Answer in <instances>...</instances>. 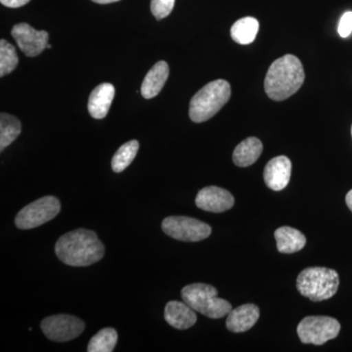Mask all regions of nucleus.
<instances>
[{
	"instance_id": "obj_1",
	"label": "nucleus",
	"mask_w": 352,
	"mask_h": 352,
	"mask_svg": "<svg viewBox=\"0 0 352 352\" xmlns=\"http://www.w3.org/2000/svg\"><path fill=\"white\" fill-rule=\"evenodd\" d=\"M55 254L67 265L85 267L100 261L105 247L94 231L76 229L58 239Z\"/></svg>"
},
{
	"instance_id": "obj_2",
	"label": "nucleus",
	"mask_w": 352,
	"mask_h": 352,
	"mask_svg": "<svg viewBox=\"0 0 352 352\" xmlns=\"http://www.w3.org/2000/svg\"><path fill=\"white\" fill-rule=\"evenodd\" d=\"M305 78L300 60L295 55H285L271 64L264 80V89L272 100H286L302 87Z\"/></svg>"
},
{
	"instance_id": "obj_3",
	"label": "nucleus",
	"mask_w": 352,
	"mask_h": 352,
	"mask_svg": "<svg viewBox=\"0 0 352 352\" xmlns=\"http://www.w3.org/2000/svg\"><path fill=\"white\" fill-rule=\"evenodd\" d=\"M231 96V87L224 80H217L208 83L199 90L190 102V119L194 122H207L228 102Z\"/></svg>"
},
{
	"instance_id": "obj_4",
	"label": "nucleus",
	"mask_w": 352,
	"mask_h": 352,
	"mask_svg": "<svg viewBox=\"0 0 352 352\" xmlns=\"http://www.w3.org/2000/svg\"><path fill=\"white\" fill-rule=\"evenodd\" d=\"M337 271L326 267H308L296 279V289L300 295L312 302H323L333 298L339 289Z\"/></svg>"
},
{
	"instance_id": "obj_5",
	"label": "nucleus",
	"mask_w": 352,
	"mask_h": 352,
	"mask_svg": "<svg viewBox=\"0 0 352 352\" xmlns=\"http://www.w3.org/2000/svg\"><path fill=\"white\" fill-rule=\"evenodd\" d=\"M217 294L214 287L201 283L188 285L182 291L183 302L195 311L212 319L222 318L232 310L231 303L219 298Z\"/></svg>"
},
{
	"instance_id": "obj_6",
	"label": "nucleus",
	"mask_w": 352,
	"mask_h": 352,
	"mask_svg": "<svg viewBox=\"0 0 352 352\" xmlns=\"http://www.w3.org/2000/svg\"><path fill=\"white\" fill-rule=\"evenodd\" d=\"M61 204L56 197L45 196L25 206L18 212L15 224L21 230H30L56 217Z\"/></svg>"
},
{
	"instance_id": "obj_7",
	"label": "nucleus",
	"mask_w": 352,
	"mask_h": 352,
	"mask_svg": "<svg viewBox=\"0 0 352 352\" xmlns=\"http://www.w3.org/2000/svg\"><path fill=\"white\" fill-rule=\"evenodd\" d=\"M340 324L337 319L328 316H307L296 328L298 338L302 344L322 346L328 340L338 337Z\"/></svg>"
},
{
	"instance_id": "obj_8",
	"label": "nucleus",
	"mask_w": 352,
	"mask_h": 352,
	"mask_svg": "<svg viewBox=\"0 0 352 352\" xmlns=\"http://www.w3.org/2000/svg\"><path fill=\"white\" fill-rule=\"evenodd\" d=\"M162 228L166 235L183 242H199L210 237L212 227L205 222L188 217H168Z\"/></svg>"
},
{
	"instance_id": "obj_9",
	"label": "nucleus",
	"mask_w": 352,
	"mask_h": 352,
	"mask_svg": "<svg viewBox=\"0 0 352 352\" xmlns=\"http://www.w3.org/2000/svg\"><path fill=\"white\" fill-rule=\"evenodd\" d=\"M41 327L47 339L65 342L80 337L85 325L82 319L73 315L58 314L43 319Z\"/></svg>"
},
{
	"instance_id": "obj_10",
	"label": "nucleus",
	"mask_w": 352,
	"mask_h": 352,
	"mask_svg": "<svg viewBox=\"0 0 352 352\" xmlns=\"http://www.w3.org/2000/svg\"><path fill=\"white\" fill-rule=\"evenodd\" d=\"M11 34L20 50L28 57H36L41 54L47 46L50 38L47 32L34 30L25 23L14 25Z\"/></svg>"
},
{
	"instance_id": "obj_11",
	"label": "nucleus",
	"mask_w": 352,
	"mask_h": 352,
	"mask_svg": "<svg viewBox=\"0 0 352 352\" xmlns=\"http://www.w3.org/2000/svg\"><path fill=\"white\" fill-rule=\"evenodd\" d=\"M196 206L208 212H224L234 206V197L230 192L217 186L205 187L199 192Z\"/></svg>"
},
{
	"instance_id": "obj_12",
	"label": "nucleus",
	"mask_w": 352,
	"mask_h": 352,
	"mask_svg": "<svg viewBox=\"0 0 352 352\" xmlns=\"http://www.w3.org/2000/svg\"><path fill=\"white\" fill-rule=\"evenodd\" d=\"M291 173L292 163L289 157H273L264 168V182L273 191H281L289 184Z\"/></svg>"
},
{
	"instance_id": "obj_13",
	"label": "nucleus",
	"mask_w": 352,
	"mask_h": 352,
	"mask_svg": "<svg viewBox=\"0 0 352 352\" xmlns=\"http://www.w3.org/2000/svg\"><path fill=\"white\" fill-rule=\"evenodd\" d=\"M259 308L252 303L241 305L231 310L226 319V327L232 333H244L256 325Z\"/></svg>"
},
{
	"instance_id": "obj_14",
	"label": "nucleus",
	"mask_w": 352,
	"mask_h": 352,
	"mask_svg": "<svg viewBox=\"0 0 352 352\" xmlns=\"http://www.w3.org/2000/svg\"><path fill=\"white\" fill-rule=\"evenodd\" d=\"M164 319L171 327L186 330L193 327L197 322L195 310L186 302L171 300L164 308Z\"/></svg>"
},
{
	"instance_id": "obj_15",
	"label": "nucleus",
	"mask_w": 352,
	"mask_h": 352,
	"mask_svg": "<svg viewBox=\"0 0 352 352\" xmlns=\"http://www.w3.org/2000/svg\"><path fill=\"white\" fill-rule=\"evenodd\" d=\"M115 97V87L111 83H101L95 87L88 100V111L92 118L102 120L108 115Z\"/></svg>"
},
{
	"instance_id": "obj_16",
	"label": "nucleus",
	"mask_w": 352,
	"mask_h": 352,
	"mask_svg": "<svg viewBox=\"0 0 352 352\" xmlns=\"http://www.w3.org/2000/svg\"><path fill=\"white\" fill-rule=\"evenodd\" d=\"M170 76V68L166 62L160 61L152 67L148 72L142 85H141V94L145 99H151L156 97L163 89Z\"/></svg>"
},
{
	"instance_id": "obj_17",
	"label": "nucleus",
	"mask_w": 352,
	"mask_h": 352,
	"mask_svg": "<svg viewBox=\"0 0 352 352\" xmlns=\"http://www.w3.org/2000/svg\"><path fill=\"white\" fill-rule=\"evenodd\" d=\"M277 250L282 254H294L302 250L307 244V238L298 229L282 226L274 233Z\"/></svg>"
},
{
	"instance_id": "obj_18",
	"label": "nucleus",
	"mask_w": 352,
	"mask_h": 352,
	"mask_svg": "<svg viewBox=\"0 0 352 352\" xmlns=\"http://www.w3.org/2000/svg\"><path fill=\"white\" fill-rule=\"evenodd\" d=\"M263 145L256 138L245 139L235 148L233 153V162L240 168H247L258 161L263 153Z\"/></svg>"
},
{
	"instance_id": "obj_19",
	"label": "nucleus",
	"mask_w": 352,
	"mask_h": 352,
	"mask_svg": "<svg viewBox=\"0 0 352 352\" xmlns=\"http://www.w3.org/2000/svg\"><path fill=\"white\" fill-rule=\"evenodd\" d=\"M258 29V21L256 18H242L231 28V38L235 43L245 45L252 43L256 39Z\"/></svg>"
},
{
	"instance_id": "obj_20",
	"label": "nucleus",
	"mask_w": 352,
	"mask_h": 352,
	"mask_svg": "<svg viewBox=\"0 0 352 352\" xmlns=\"http://www.w3.org/2000/svg\"><path fill=\"white\" fill-rule=\"evenodd\" d=\"M21 122L17 118L9 113L0 115V150L3 151L17 139L21 133Z\"/></svg>"
},
{
	"instance_id": "obj_21",
	"label": "nucleus",
	"mask_w": 352,
	"mask_h": 352,
	"mask_svg": "<svg viewBox=\"0 0 352 352\" xmlns=\"http://www.w3.org/2000/svg\"><path fill=\"white\" fill-rule=\"evenodd\" d=\"M118 342V333L115 329L105 328L99 331L90 340L88 352H112Z\"/></svg>"
},
{
	"instance_id": "obj_22",
	"label": "nucleus",
	"mask_w": 352,
	"mask_h": 352,
	"mask_svg": "<svg viewBox=\"0 0 352 352\" xmlns=\"http://www.w3.org/2000/svg\"><path fill=\"white\" fill-rule=\"evenodd\" d=\"M139 150L138 140H131L124 143L116 152L112 159V168L115 173H120L126 170L127 166L133 162Z\"/></svg>"
},
{
	"instance_id": "obj_23",
	"label": "nucleus",
	"mask_w": 352,
	"mask_h": 352,
	"mask_svg": "<svg viewBox=\"0 0 352 352\" xmlns=\"http://www.w3.org/2000/svg\"><path fill=\"white\" fill-rule=\"evenodd\" d=\"M18 59L17 52L15 47L4 39L0 41V76L3 78L4 76L12 73L14 69L17 67Z\"/></svg>"
},
{
	"instance_id": "obj_24",
	"label": "nucleus",
	"mask_w": 352,
	"mask_h": 352,
	"mask_svg": "<svg viewBox=\"0 0 352 352\" xmlns=\"http://www.w3.org/2000/svg\"><path fill=\"white\" fill-rule=\"evenodd\" d=\"M175 0H152L151 11L157 20L168 17L173 10Z\"/></svg>"
},
{
	"instance_id": "obj_25",
	"label": "nucleus",
	"mask_w": 352,
	"mask_h": 352,
	"mask_svg": "<svg viewBox=\"0 0 352 352\" xmlns=\"http://www.w3.org/2000/svg\"><path fill=\"white\" fill-rule=\"evenodd\" d=\"M338 32L342 38H346L351 36L352 32V12L349 11L346 12L340 18Z\"/></svg>"
},
{
	"instance_id": "obj_26",
	"label": "nucleus",
	"mask_w": 352,
	"mask_h": 352,
	"mask_svg": "<svg viewBox=\"0 0 352 352\" xmlns=\"http://www.w3.org/2000/svg\"><path fill=\"white\" fill-rule=\"evenodd\" d=\"M2 4L10 8H19L29 3L30 0H0Z\"/></svg>"
},
{
	"instance_id": "obj_27",
	"label": "nucleus",
	"mask_w": 352,
	"mask_h": 352,
	"mask_svg": "<svg viewBox=\"0 0 352 352\" xmlns=\"http://www.w3.org/2000/svg\"><path fill=\"white\" fill-rule=\"evenodd\" d=\"M346 201L347 207H349V210L352 212V190L346 194Z\"/></svg>"
},
{
	"instance_id": "obj_28",
	"label": "nucleus",
	"mask_w": 352,
	"mask_h": 352,
	"mask_svg": "<svg viewBox=\"0 0 352 352\" xmlns=\"http://www.w3.org/2000/svg\"><path fill=\"white\" fill-rule=\"evenodd\" d=\"M92 1L95 2V3L109 4L113 3V2L120 1V0H92Z\"/></svg>"
},
{
	"instance_id": "obj_29",
	"label": "nucleus",
	"mask_w": 352,
	"mask_h": 352,
	"mask_svg": "<svg viewBox=\"0 0 352 352\" xmlns=\"http://www.w3.org/2000/svg\"><path fill=\"white\" fill-rule=\"evenodd\" d=\"M52 47V45H50V44H47V46H46V48H51Z\"/></svg>"
},
{
	"instance_id": "obj_30",
	"label": "nucleus",
	"mask_w": 352,
	"mask_h": 352,
	"mask_svg": "<svg viewBox=\"0 0 352 352\" xmlns=\"http://www.w3.org/2000/svg\"><path fill=\"white\" fill-rule=\"evenodd\" d=\"M351 135H352V126H351Z\"/></svg>"
}]
</instances>
